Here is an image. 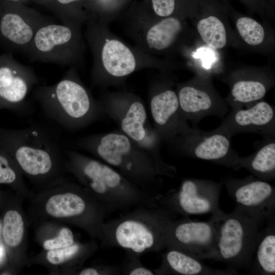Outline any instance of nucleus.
I'll use <instances>...</instances> for the list:
<instances>
[{"label": "nucleus", "instance_id": "bb28decb", "mask_svg": "<svg viewBox=\"0 0 275 275\" xmlns=\"http://www.w3.org/2000/svg\"><path fill=\"white\" fill-rule=\"evenodd\" d=\"M24 232L23 221L20 214L15 210L7 211L4 217L3 235L5 243L15 247L21 242Z\"/></svg>", "mask_w": 275, "mask_h": 275}, {"label": "nucleus", "instance_id": "393cba45", "mask_svg": "<svg viewBox=\"0 0 275 275\" xmlns=\"http://www.w3.org/2000/svg\"><path fill=\"white\" fill-rule=\"evenodd\" d=\"M89 204L81 194L67 192L51 197L46 202L45 209L54 217H81L88 213Z\"/></svg>", "mask_w": 275, "mask_h": 275}, {"label": "nucleus", "instance_id": "412c9836", "mask_svg": "<svg viewBox=\"0 0 275 275\" xmlns=\"http://www.w3.org/2000/svg\"><path fill=\"white\" fill-rule=\"evenodd\" d=\"M45 22L15 12L5 13L0 16V42L13 49L28 51L37 30Z\"/></svg>", "mask_w": 275, "mask_h": 275}, {"label": "nucleus", "instance_id": "f03ea898", "mask_svg": "<svg viewBox=\"0 0 275 275\" xmlns=\"http://www.w3.org/2000/svg\"><path fill=\"white\" fill-rule=\"evenodd\" d=\"M176 214L158 204L141 205L121 216L103 223V244L140 256L165 249V236Z\"/></svg>", "mask_w": 275, "mask_h": 275}, {"label": "nucleus", "instance_id": "f3484780", "mask_svg": "<svg viewBox=\"0 0 275 275\" xmlns=\"http://www.w3.org/2000/svg\"><path fill=\"white\" fill-rule=\"evenodd\" d=\"M37 82L31 69L19 64L10 54L0 56V108L25 113L29 106L27 96Z\"/></svg>", "mask_w": 275, "mask_h": 275}, {"label": "nucleus", "instance_id": "0eeeda50", "mask_svg": "<svg viewBox=\"0 0 275 275\" xmlns=\"http://www.w3.org/2000/svg\"><path fill=\"white\" fill-rule=\"evenodd\" d=\"M0 145L23 172L33 177L51 173L63 151L55 138L34 125L1 132Z\"/></svg>", "mask_w": 275, "mask_h": 275}, {"label": "nucleus", "instance_id": "7ed1b4c3", "mask_svg": "<svg viewBox=\"0 0 275 275\" xmlns=\"http://www.w3.org/2000/svg\"><path fill=\"white\" fill-rule=\"evenodd\" d=\"M72 171L94 195L107 214L157 204L153 196L104 162L73 149L66 150Z\"/></svg>", "mask_w": 275, "mask_h": 275}, {"label": "nucleus", "instance_id": "4be33fe9", "mask_svg": "<svg viewBox=\"0 0 275 275\" xmlns=\"http://www.w3.org/2000/svg\"><path fill=\"white\" fill-rule=\"evenodd\" d=\"M255 151L250 155L240 156L237 169L244 168L253 176L270 181L275 179V137L263 136L256 142Z\"/></svg>", "mask_w": 275, "mask_h": 275}, {"label": "nucleus", "instance_id": "20e7f679", "mask_svg": "<svg viewBox=\"0 0 275 275\" xmlns=\"http://www.w3.org/2000/svg\"><path fill=\"white\" fill-rule=\"evenodd\" d=\"M33 98L47 118L69 131L85 128L104 115L75 68L57 84L37 87Z\"/></svg>", "mask_w": 275, "mask_h": 275}, {"label": "nucleus", "instance_id": "1a4fd4ad", "mask_svg": "<svg viewBox=\"0 0 275 275\" xmlns=\"http://www.w3.org/2000/svg\"><path fill=\"white\" fill-rule=\"evenodd\" d=\"M260 230L252 219L235 208L218 213L216 255L214 261L238 270L250 267Z\"/></svg>", "mask_w": 275, "mask_h": 275}, {"label": "nucleus", "instance_id": "5701e85b", "mask_svg": "<svg viewBox=\"0 0 275 275\" xmlns=\"http://www.w3.org/2000/svg\"><path fill=\"white\" fill-rule=\"evenodd\" d=\"M266 224L265 229L260 231L249 267L253 274H275V219Z\"/></svg>", "mask_w": 275, "mask_h": 275}, {"label": "nucleus", "instance_id": "b1692460", "mask_svg": "<svg viewBox=\"0 0 275 275\" xmlns=\"http://www.w3.org/2000/svg\"><path fill=\"white\" fill-rule=\"evenodd\" d=\"M197 34L208 47L220 50L228 45L231 40L228 25L220 17L209 15L195 22Z\"/></svg>", "mask_w": 275, "mask_h": 275}, {"label": "nucleus", "instance_id": "7c9ffc66", "mask_svg": "<svg viewBox=\"0 0 275 275\" xmlns=\"http://www.w3.org/2000/svg\"><path fill=\"white\" fill-rule=\"evenodd\" d=\"M74 243L72 231L67 228H63L57 237L45 240L43 247L46 250H50L68 247Z\"/></svg>", "mask_w": 275, "mask_h": 275}, {"label": "nucleus", "instance_id": "4468645a", "mask_svg": "<svg viewBox=\"0 0 275 275\" xmlns=\"http://www.w3.org/2000/svg\"><path fill=\"white\" fill-rule=\"evenodd\" d=\"M219 213L212 214L206 222L194 221L188 217L173 219L166 231L165 249H176L200 260H214Z\"/></svg>", "mask_w": 275, "mask_h": 275}, {"label": "nucleus", "instance_id": "c756f323", "mask_svg": "<svg viewBox=\"0 0 275 275\" xmlns=\"http://www.w3.org/2000/svg\"><path fill=\"white\" fill-rule=\"evenodd\" d=\"M9 153L0 147V183L10 184L17 179V174L12 167Z\"/></svg>", "mask_w": 275, "mask_h": 275}, {"label": "nucleus", "instance_id": "aec40b11", "mask_svg": "<svg viewBox=\"0 0 275 275\" xmlns=\"http://www.w3.org/2000/svg\"><path fill=\"white\" fill-rule=\"evenodd\" d=\"M160 266L154 269L155 275H233L237 270L230 268L219 269L208 266L200 259L174 248H167Z\"/></svg>", "mask_w": 275, "mask_h": 275}, {"label": "nucleus", "instance_id": "cd10ccee", "mask_svg": "<svg viewBox=\"0 0 275 275\" xmlns=\"http://www.w3.org/2000/svg\"><path fill=\"white\" fill-rule=\"evenodd\" d=\"M120 269L123 274L155 275L153 269L147 268L143 264L139 255L128 252H126Z\"/></svg>", "mask_w": 275, "mask_h": 275}, {"label": "nucleus", "instance_id": "2f4dec72", "mask_svg": "<svg viewBox=\"0 0 275 275\" xmlns=\"http://www.w3.org/2000/svg\"><path fill=\"white\" fill-rule=\"evenodd\" d=\"M153 14L149 15L155 18H162L174 15L176 0H151Z\"/></svg>", "mask_w": 275, "mask_h": 275}, {"label": "nucleus", "instance_id": "c9c22d12", "mask_svg": "<svg viewBox=\"0 0 275 275\" xmlns=\"http://www.w3.org/2000/svg\"><path fill=\"white\" fill-rule=\"evenodd\" d=\"M10 1H12V2H17V1H19L20 0H9Z\"/></svg>", "mask_w": 275, "mask_h": 275}, {"label": "nucleus", "instance_id": "6e6552de", "mask_svg": "<svg viewBox=\"0 0 275 275\" xmlns=\"http://www.w3.org/2000/svg\"><path fill=\"white\" fill-rule=\"evenodd\" d=\"M183 18L180 16L155 18L146 14L132 17L124 22L125 31L135 46L144 52L157 58L170 57L183 50L193 35Z\"/></svg>", "mask_w": 275, "mask_h": 275}, {"label": "nucleus", "instance_id": "a211bd4d", "mask_svg": "<svg viewBox=\"0 0 275 275\" xmlns=\"http://www.w3.org/2000/svg\"><path fill=\"white\" fill-rule=\"evenodd\" d=\"M224 80L230 89L225 100L231 109L247 108L262 100L274 85L273 74L259 69L236 70L228 74Z\"/></svg>", "mask_w": 275, "mask_h": 275}, {"label": "nucleus", "instance_id": "39448f33", "mask_svg": "<svg viewBox=\"0 0 275 275\" xmlns=\"http://www.w3.org/2000/svg\"><path fill=\"white\" fill-rule=\"evenodd\" d=\"M76 146L98 157L150 195L158 184L160 175L153 159L119 130L81 138Z\"/></svg>", "mask_w": 275, "mask_h": 275}, {"label": "nucleus", "instance_id": "f8f14e48", "mask_svg": "<svg viewBox=\"0 0 275 275\" xmlns=\"http://www.w3.org/2000/svg\"><path fill=\"white\" fill-rule=\"evenodd\" d=\"M169 145L181 155L237 170L240 156L230 138L214 129L206 131L188 126Z\"/></svg>", "mask_w": 275, "mask_h": 275}, {"label": "nucleus", "instance_id": "c85d7f7f", "mask_svg": "<svg viewBox=\"0 0 275 275\" xmlns=\"http://www.w3.org/2000/svg\"><path fill=\"white\" fill-rule=\"evenodd\" d=\"M81 249L80 244L74 243L68 247L48 250L46 259L51 264H60L76 257Z\"/></svg>", "mask_w": 275, "mask_h": 275}, {"label": "nucleus", "instance_id": "9d476101", "mask_svg": "<svg viewBox=\"0 0 275 275\" xmlns=\"http://www.w3.org/2000/svg\"><path fill=\"white\" fill-rule=\"evenodd\" d=\"M83 24L46 22L41 25L28 49L32 59L75 67L82 64L86 47Z\"/></svg>", "mask_w": 275, "mask_h": 275}, {"label": "nucleus", "instance_id": "a878e982", "mask_svg": "<svg viewBox=\"0 0 275 275\" xmlns=\"http://www.w3.org/2000/svg\"><path fill=\"white\" fill-rule=\"evenodd\" d=\"M237 34L242 41L250 47H260L266 38L264 27L258 21L247 16H241L235 22Z\"/></svg>", "mask_w": 275, "mask_h": 275}, {"label": "nucleus", "instance_id": "f704fd0d", "mask_svg": "<svg viewBox=\"0 0 275 275\" xmlns=\"http://www.w3.org/2000/svg\"><path fill=\"white\" fill-rule=\"evenodd\" d=\"M113 0H100V2L104 7L107 6H110L111 3Z\"/></svg>", "mask_w": 275, "mask_h": 275}, {"label": "nucleus", "instance_id": "473e14b6", "mask_svg": "<svg viewBox=\"0 0 275 275\" xmlns=\"http://www.w3.org/2000/svg\"><path fill=\"white\" fill-rule=\"evenodd\" d=\"M5 256V250L3 245L0 244V263L3 261Z\"/></svg>", "mask_w": 275, "mask_h": 275}, {"label": "nucleus", "instance_id": "6ab92c4d", "mask_svg": "<svg viewBox=\"0 0 275 275\" xmlns=\"http://www.w3.org/2000/svg\"><path fill=\"white\" fill-rule=\"evenodd\" d=\"M214 130L225 133L230 139L242 133L275 137V108L261 100L247 108L231 109Z\"/></svg>", "mask_w": 275, "mask_h": 275}, {"label": "nucleus", "instance_id": "f257e3e1", "mask_svg": "<svg viewBox=\"0 0 275 275\" xmlns=\"http://www.w3.org/2000/svg\"><path fill=\"white\" fill-rule=\"evenodd\" d=\"M86 22L84 36L93 58V85L121 87L136 71L149 68L168 73L174 67L169 60L150 56L127 44L114 34L107 24L94 19Z\"/></svg>", "mask_w": 275, "mask_h": 275}, {"label": "nucleus", "instance_id": "72a5a7b5", "mask_svg": "<svg viewBox=\"0 0 275 275\" xmlns=\"http://www.w3.org/2000/svg\"><path fill=\"white\" fill-rule=\"evenodd\" d=\"M81 0H58V2L63 5H68L75 2L80 1Z\"/></svg>", "mask_w": 275, "mask_h": 275}, {"label": "nucleus", "instance_id": "423d86ee", "mask_svg": "<svg viewBox=\"0 0 275 275\" xmlns=\"http://www.w3.org/2000/svg\"><path fill=\"white\" fill-rule=\"evenodd\" d=\"M98 101L104 115L116 123L119 130L151 157L160 176L175 175V167L161 156L162 142L149 122L145 104L139 96L126 91L107 92Z\"/></svg>", "mask_w": 275, "mask_h": 275}, {"label": "nucleus", "instance_id": "9b49d317", "mask_svg": "<svg viewBox=\"0 0 275 275\" xmlns=\"http://www.w3.org/2000/svg\"><path fill=\"white\" fill-rule=\"evenodd\" d=\"M222 183L209 179L186 178L178 189L156 196L157 203L175 214L184 217L205 213L216 214L222 210L219 200Z\"/></svg>", "mask_w": 275, "mask_h": 275}, {"label": "nucleus", "instance_id": "dca6fc26", "mask_svg": "<svg viewBox=\"0 0 275 275\" xmlns=\"http://www.w3.org/2000/svg\"><path fill=\"white\" fill-rule=\"evenodd\" d=\"M176 86L180 109L187 121L197 123L208 116L223 119L229 111L209 75L198 74Z\"/></svg>", "mask_w": 275, "mask_h": 275}, {"label": "nucleus", "instance_id": "2eb2a0df", "mask_svg": "<svg viewBox=\"0 0 275 275\" xmlns=\"http://www.w3.org/2000/svg\"><path fill=\"white\" fill-rule=\"evenodd\" d=\"M235 208L255 222L259 227L275 219V187L250 175L243 178L223 179Z\"/></svg>", "mask_w": 275, "mask_h": 275}, {"label": "nucleus", "instance_id": "ddd939ff", "mask_svg": "<svg viewBox=\"0 0 275 275\" xmlns=\"http://www.w3.org/2000/svg\"><path fill=\"white\" fill-rule=\"evenodd\" d=\"M174 81L161 72L150 84L149 103L153 127L162 142L169 144L189 126L180 107Z\"/></svg>", "mask_w": 275, "mask_h": 275}]
</instances>
